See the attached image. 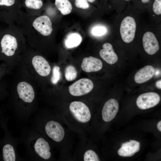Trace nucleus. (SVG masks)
Masks as SVG:
<instances>
[{
  "instance_id": "nucleus-1",
  "label": "nucleus",
  "mask_w": 161,
  "mask_h": 161,
  "mask_svg": "<svg viewBox=\"0 0 161 161\" xmlns=\"http://www.w3.org/2000/svg\"><path fill=\"white\" fill-rule=\"evenodd\" d=\"M12 87L11 100L13 112L18 119L27 121L35 111L37 95L32 79L21 72Z\"/></svg>"
},
{
  "instance_id": "nucleus-2",
  "label": "nucleus",
  "mask_w": 161,
  "mask_h": 161,
  "mask_svg": "<svg viewBox=\"0 0 161 161\" xmlns=\"http://www.w3.org/2000/svg\"><path fill=\"white\" fill-rule=\"evenodd\" d=\"M15 24L29 46L40 53L43 38L49 36L53 31L51 20L46 15H30L20 11Z\"/></svg>"
},
{
  "instance_id": "nucleus-3",
  "label": "nucleus",
  "mask_w": 161,
  "mask_h": 161,
  "mask_svg": "<svg viewBox=\"0 0 161 161\" xmlns=\"http://www.w3.org/2000/svg\"><path fill=\"white\" fill-rule=\"evenodd\" d=\"M27 42L19 28L16 24L8 25L2 30L0 38V61L5 63L10 71L18 66Z\"/></svg>"
},
{
  "instance_id": "nucleus-4",
  "label": "nucleus",
  "mask_w": 161,
  "mask_h": 161,
  "mask_svg": "<svg viewBox=\"0 0 161 161\" xmlns=\"http://www.w3.org/2000/svg\"><path fill=\"white\" fill-rule=\"evenodd\" d=\"M18 66L20 72L37 83L41 77L47 76L51 68L48 61L30 46H27L21 56Z\"/></svg>"
},
{
  "instance_id": "nucleus-5",
  "label": "nucleus",
  "mask_w": 161,
  "mask_h": 161,
  "mask_svg": "<svg viewBox=\"0 0 161 161\" xmlns=\"http://www.w3.org/2000/svg\"><path fill=\"white\" fill-rule=\"evenodd\" d=\"M19 142L25 146L27 159L38 161L51 157L49 143L33 126L24 129Z\"/></svg>"
},
{
  "instance_id": "nucleus-6",
  "label": "nucleus",
  "mask_w": 161,
  "mask_h": 161,
  "mask_svg": "<svg viewBox=\"0 0 161 161\" xmlns=\"http://www.w3.org/2000/svg\"><path fill=\"white\" fill-rule=\"evenodd\" d=\"M69 110L74 117L78 122L86 123L90 120L91 114L88 107L79 101L72 102L69 106Z\"/></svg>"
},
{
  "instance_id": "nucleus-7",
  "label": "nucleus",
  "mask_w": 161,
  "mask_h": 161,
  "mask_svg": "<svg viewBox=\"0 0 161 161\" xmlns=\"http://www.w3.org/2000/svg\"><path fill=\"white\" fill-rule=\"evenodd\" d=\"M136 24L133 18L127 16L121 23L120 32L121 38L126 43H129L134 39L136 32Z\"/></svg>"
},
{
  "instance_id": "nucleus-8",
  "label": "nucleus",
  "mask_w": 161,
  "mask_h": 161,
  "mask_svg": "<svg viewBox=\"0 0 161 161\" xmlns=\"http://www.w3.org/2000/svg\"><path fill=\"white\" fill-rule=\"evenodd\" d=\"M44 130L47 136L56 142H61L64 137L65 132L63 127L53 120L46 122L44 126Z\"/></svg>"
},
{
  "instance_id": "nucleus-9",
  "label": "nucleus",
  "mask_w": 161,
  "mask_h": 161,
  "mask_svg": "<svg viewBox=\"0 0 161 161\" xmlns=\"http://www.w3.org/2000/svg\"><path fill=\"white\" fill-rule=\"evenodd\" d=\"M94 87L93 82L87 78L78 80L69 87L70 94L73 96H79L86 94L90 92Z\"/></svg>"
},
{
  "instance_id": "nucleus-10",
  "label": "nucleus",
  "mask_w": 161,
  "mask_h": 161,
  "mask_svg": "<svg viewBox=\"0 0 161 161\" xmlns=\"http://www.w3.org/2000/svg\"><path fill=\"white\" fill-rule=\"evenodd\" d=\"M160 101V96L154 92L144 93L139 96L136 100V104L141 109H146L157 105Z\"/></svg>"
},
{
  "instance_id": "nucleus-11",
  "label": "nucleus",
  "mask_w": 161,
  "mask_h": 161,
  "mask_svg": "<svg viewBox=\"0 0 161 161\" xmlns=\"http://www.w3.org/2000/svg\"><path fill=\"white\" fill-rule=\"evenodd\" d=\"M119 104L115 99L111 98L104 104L102 111V118L106 122H109L115 117L119 110Z\"/></svg>"
},
{
  "instance_id": "nucleus-12",
  "label": "nucleus",
  "mask_w": 161,
  "mask_h": 161,
  "mask_svg": "<svg viewBox=\"0 0 161 161\" xmlns=\"http://www.w3.org/2000/svg\"><path fill=\"white\" fill-rule=\"evenodd\" d=\"M142 42L145 51L149 55L155 54L159 49L157 39L154 34L151 32H147L144 33Z\"/></svg>"
},
{
  "instance_id": "nucleus-13",
  "label": "nucleus",
  "mask_w": 161,
  "mask_h": 161,
  "mask_svg": "<svg viewBox=\"0 0 161 161\" xmlns=\"http://www.w3.org/2000/svg\"><path fill=\"white\" fill-rule=\"evenodd\" d=\"M140 143L136 140H130L129 142L123 143L118 151L119 156L124 157H131L139 151Z\"/></svg>"
},
{
  "instance_id": "nucleus-14",
  "label": "nucleus",
  "mask_w": 161,
  "mask_h": 161,
  "mask_svg": "<svg viewBox=\"0 0 161 161\" xmlns=\"http://www.w3.org/2000/svg\"><path fill=\"white\" fill-rule=\"evenodd\" d=\"M102 67L103 64L100 60L91 56L84 58L81 64L82 70L87 72L98 71Z\"/></svg>"
},
{
  "instance_id": "nucleus-15",
  "label": "nucleus",
  "mask_w": 161,
  "mask_h": 161,
  "mask_svg": "<svg viewBox=\"0 0 161 161\" xmlns=\"http://www.w3.org/2000/svg\"><path fill=\"white\" fill-rule=\"evenodd\" d=\"M103 49L99 52L100 57L107 63L112 64L118 60V57L114 52L112 46L110 44L106 43L102 46Z\"/></svg>"
},
{
  "instance_id": "nucleus-16",
  "label": "nucleus",
  "mask_w": 161,
  "mask_h": 161,
  "mask_svg": "<svg viewBox=\"0 0 161 161\" xmlns=\"http://www.w3.org/2000/svg\"><path fill=\"white\" fill-rule=\"evenodd\" d=\"M155 69L151 65H147L139 70L135 74L134 80L137 83H142L151 79L155 73Z\"/></svg>"
},
{
  "instance_id": "nucleus-17",
  "label": "nucleus",
  "mask_w": 161,
  "mask_h": 161,
  "mask_svg": "<svg viewBox=\"0 0 161 161\" xmlns=\"http://www.w3.org/2000/svg\"><path fill=\"white\" fill-rule=\"evenodd\" d=\"M24 4L29 10L25 13L27 14L35 16L40 15L38 11L43 6V3L41 0H25Z\"/></svg>"
},
{
  "instance_id": "nucleus-18",
  "label": "nucleus",
  "mask_w": 161,
  "mask_h": 161,
  "mask_svg": "<svg viewBox=\"0 0 161 161\" xmlns=\"http://www.w3.org/2000/svg\"><path fill=\"white\" fill-rule=\"evenodd\" d=\"M82 38L78 33H71L66 36L64 41L65 46L68 48H72L78 46L81 43Z\"/></svg>"
},
{
  "instance_id": "nucleus-19",
  "label": "nucleus",
  "mask_w": 161,
  "mask_h": 161,
  "mask_svg": "<svg viewBox=\"0 0 161 161\" xmlns=\"http://www.w3.org/2000/svg\"><path fill=\"white\" fill-rule=\"evenodd\" d=\"M55 4L63 15L69 14L72 11V6L69 0H55Z\"/></svg>"
},
{
  "instance_id": "nucleus-20",
  "label": "nucleus",
  "mask_w": 161,
  "mask_h": 161,
  "mask_svg": "<svg viewBox=\"0 0 161 161\" xmlns=\"http://www.w3.org/2000/svg\"><path fill=\"white\" fill-rule=\"evenodd\" d=\"M16 0H0V6L6 7L9 11L18 17L21 11L13 8L15 4Z\"/></svg>"
},
{
  "instance_id": "nucleus-21",
  "label": "nucleus",
  "mask_w": 161,
  "mask_h": 161,
  "mask_svg": "<svg viewBox=\"0 0 161 161\" xmlns=\"http://www.w3.org/2000/svg\"><path fill=\"white\" fill-rule=\"evenodd\" d=\"M77 72L75 68L72 65L67 66L65 70V76L68 81L75 80L77 75Z\"/></svg>"
},
{
  "instance_id": "nucleus-22",
  "label": "nucleus",
  "mask_w": 161,
  "mask_h": 161,
  "mask_svg": "<svg viewBox=\"0 0 161 161\" xmlns=\"http://www.w3.org/2000/svg\"><path fill=\"white\" fill-rule=\"evenodd\" d=\"M84 161H98L99 158L97 154L92 150H88L85 153L83 158Z\"/></svg>"
},
{
  "instance_id": "nucleus-23",
  "label": "nucleus",
  "mask_w": 161,
  "mask_h": 161,
  "mask_svg": "<svg viewBox=\"0 0 161 161\" xmlns=\"http://www.w3.org/2000/svg\"><path fill=\"white\" fill-rule=\"evenodd\" d=\"M61 78L60 68L58 66H55L52 70V74L50 79L51 83L53 84H56Z\"/></svg>"
},
{
  "instance_id": "nucleus-24",
  "label": "nucleus",
  "mask_w": 161,
  "mask_h": 161,
  "mask_svg": "<svg viewBox=\"0 0 161 161\" xmlns=\"http://www.w3.org/2000/svg\"><path fill=\"white\" fill-rule=\"evenodd\" d=\"M106 32V28L102 26H96L94 27L92 30V33L93 35L100 36L104 34Z\"/></svg>"
},
{
  "instance_id": "nucleus-25",
  "label": "nucleus",
  "mask_w": 161,
  "mask_h": 161,
  "mask_svg": "<svg viewBox=\"0 0 161 161\" xmlns=\"http://www.w3.org/2000/svg\"><path fill=\"white\" fill-rule=\"evenodd\" d=\"M153 10L155 14H161V0H155L152 7Z\"/></svg>"
},
{
  "instance_id": "nucleus-26",
  "label": "nucleus",
  "mask_w": 161,
  "mask_h": 161,
  "mask_svg": "<svg viewBox=\"0 0 161 161\" xmlns=\"http://www.w3.org/2000/svg\"><path fill=\"white\" fill-rule=\"evenodd\" d=\"M75 4L77 7L82 9H88L89 6L87 0H75Z\"/></svg>"
},
{
  "instance_id": "nucleus-27",
  "label": "nucleus",
  "mask_w": 161,
  "mask_h": 161,
  "mask_svg": "<svg viewBox=\"0 0 161 161\" xmlns=\"http://www.w3.org/2000/svg\"><path fill=\"white\" fill-rule=\"evenodd\" d=\"M10 72L5 63L3 62L0 64V80L4 76Z\"/></svg>"
},
{
  "instance_id": "nucleus-28",
  "label": "nucleus",
  "mask_w": 161,
  "mask_h": 161,
  "mask_svg": "<svg viewBox=\"0 0 161 161\" xmlns=\"http://www.w3.org/2000/svg\"><path fill=\"white\" fill-rule=\"evenodd\" d=\"M161 79H160L157 81L156 83V86L159 89H161Z\"/></svg>"
},
{
  "instance_id": "nucleus-29",
  "label": "nucleus",
  "mask_w": 161,
  "mask_h": 161,
  "mask_svg": "<svg viewBox=\"0 0 161 161\" xmlns=\"http://www.w3.org/2000/svg\"><path fill=\"white\" fill-rule=\"evenodd\" d=\"M157 127L158 130L161 131V121H160L157 123Z\"/></svg>"
},
{
  "instance_id": "nucleus-30",
  "label": "nucleus",
  "mask_w": 161,
  "mask_h": 161,
  "mask_svg": "<svg viewBox=\"0 0 161 161\" xmlns=\"http://www.w3.org/2000/svg\"><path fill=\"white\" fill-rule=\"evenodd\" d=\"M143 3H145L148 2L150 0H141Z\"/></svg>"
},
{
  "instance_id": "nucleus-31",
  "label": "nucleus",
  "mask_w": 161,
  "mask_h": 161,
  "mask_svg": "<svg viewBox=\"0 0 161 161\" xmlns=\"http://www.w3.org/2000/svg\"><path fill=\"white\" fill-rule=\"evenodd\" d=\"M87 0L90 2L92 3L94 2L95 0Z\"/></svg>"
},
{
  "instance_id": "nucleus-32",
  "label": "nucleus",
  "mask_w": 161,
  "mask_h": 161,
  "mask_svg": "<svg viewBox=\"0 0 161 161\" xmlns=\"http://www.w3.org/2000/svg\"><path fill=\"white\" fill-rule=\"evenodd\" d=\"M2 30L1 29H0V42L1 35V33Z\"/></svg>"
},
{
  "instance_id": "nucleus-33",
  "label": "nucleus",
  "mask_w": 161,
  "mask_h": 161,
  "mask_svg": "<svg viewBox=\"0 0 161 161\" xmlns=\"http://www.w3.org/2000/svg\"><path fill=\"white\" fill-rule=\"evenodd\" d=\"M126 1H129V0H125Z\"/></svg>"
}]
</instances>
